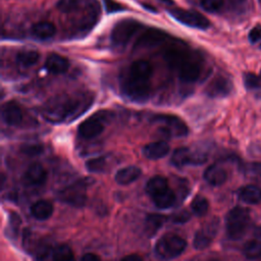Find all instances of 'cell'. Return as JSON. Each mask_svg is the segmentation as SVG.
Listing matches in <instances>:
<instances>
[{"label":"cell","mask_w":261,"mask_h":261,"mask_svg":"<svg viewBox=\"0 0 261 261\" xmlns=\"http://www.w3.org/2000/svg\"><path fill=\"white\" fill-rule=\"evenodd\" d=\"M81 101L66 95L55 96L43 108V116L52 123H59L66 118L73 117L81 108Z\"/></svg>","instance_id":"1"},{"label":"cell","mask_w":261,"mask_h":261,"mask_svg":"<svg viewBox=\"0 0 261 261\" xmlns=\"http://www.w3.org/2000/svg\"><path fill=\"white\" fill-rule=\"evenodd\" d=\"M250 223L248 209L237 206L229 210L225 218L226 233L231 240H240L246 233Z\"/></svg>","instance_id":"2"},{"label":"cell","mask_w":261,"mask_h":261,"mask_svg":"<svg viewBox=\"0 0 261 261\" xmlns=\"http://www.w3.org/2000/svg\"><path fill=\"white\" fill-rule=\"evenodd\" d=\"M120 89L122 95L127 100L136 103L147 101L150 95V85L148 81L130 76L127 73L121 77Z\"/></svg>","instance_id":"3"},{"label":"cell","mask_w":261,"mask_h":261,"mask_svg":"<svg viewBox=\"0 0 261 261\" xmlns=\"http://www.w3.org/2000/svg\"><path fill=\"white\" fill-rule=\"evenodd\" d=\"M187 242L174 233H166L161 237L155 245L156 255L164 260L179 256L186 249Z\"/></svg>","instance_id":"4"},{"label":"cell","mask_w":261,"mask_h":261,"mask_svg":"<svg viewBox=\"0 0 261 261\" xmlns=\"http://www.w3.org/2000/svg\"><path fill=\"white\" fill-rule=\"evenodd\" d=\"M90 179L91 178L81 179L68 187H65L58 192L59 200L75 207L84 206L87 200L86 190L87 187L90 185Z\"/></svg>","instance_id":"5"},{"label":"cell","mask_w":261,"mask_h":261,"mask_svg":"<svg viewBox=\"0 0 261 261\" xmlns=\"http://www.w3.org/2000/svg\"><path fill=\"white\" fill-rule=\"evenodd\" d=\"M141 24L138 20L133 18L120 19L112 28L110 34L111 43L115 46L125 45L132 37L138 32Z\"/></svg>","instance_id":"6"},{"label":"cell","mask_w":261,"mask_h":261,"mask_svg":"<svg viewBox=\"0 0 261 261\" xmlns=\"http://www.w3.org/2000/svg\"><path fill=\"white\" fill-rule=\"evenodd\" d=\"M151 121L162 124L161 129L168 137L170 136L184 137V136H187L189 133V128L187 124L179 117L175 115L157 114L152 116Z\"/></svg>","instance_id":"7"},{"label":"cell","mask_w":261,"mask_h":261,"mask_svg":"<svg viewBox=\"0 0 261 261\" xmlns=\"http://www.w3.org/2000/svg\"><path fill=\"white\" fill-rule=\"evenodd\" d=\"M168 12L175 20L191 28L206 30L210 25L208 18L198 11L186 10L182 8H171L168 9Z\"/></svg>","instance_id":"8"},{"label":"cell","mask_w":261,"mask_h":261,"mask_svg":"<svg viewBox=\"0 0 261 261\" xmlns=\"http://www.w3.org/2000/svg\"><path fill=\"white\" fill-rule=\"evenodd\" d=\"M109 111H100L99 113H95L93 116L80 123L77 127L79 135L84 139H94L98 137L104 130L103 121H105V118H109Z\"/></svg>","instance_id":"9"},{"label":"cell","mask_w":261,"mask_h":261,"mask_svg":"<svg viewBox=\"0 0 261 261\" xmlns=\"http://www.w3.org/2000/svg\"><path fill=\"white\" fill-rule=\"evenodd\" d=\"M218 230V219L213 218L207 222L201 229H199L194 237L193 245L196 249L202 250L207 248Z\"/></svg>","instance_id":"10"},{"label":"cell","mask_w":261,"mask_h":261,"mask_svg":"<svg viewBox=\"0 0 261 261\" xmlns=\"http://www.w3.org/2000/svg\"><path fill=\"white\" fill-rule=\"evenodd\" d=\"M166 34L158 29H149L144 32L136 41L135 49L152 48L158 46L166 40Z\"/></svg>","instance_id":"11"},{"label":"cell","mask_w":261,"mask_h":261,"mask_svg":"<svg viewBox=\"0 0 261 261\" xmlns=\"http://www.w3.org/2000/svg\"><path fill=\"white\" fill-rule=\"evenodd\" d=\"M177 74L179 79L185 83L196 82L201 74V67L198 62L188 57L177 68Z\"/></svg>","instance_id":"12"},{"label":"cell","mask_w":261,"mask_h":261,"mask_svg":"<svg viewBox=\"0 0 261 261\" xmlns=\"http://www.w3.org/2000/svg\"><path fill=\"white\" fill-rule=\"evenodd\" d=\"M232 89L230 81L223 76H217L207 87L206 94L212 98H223L229 95Z\"/></svg>","instance_id":"13"},{"label":"cell","mask_w":261,"mask_h":261,"mask_svg":"<svg viewBox=\"0 0 261 261\" xmlns=\"http://www.w3.org/2000/svg\"><path fill=\"white\" fill-rule=\"evenodd\" d=\"M1 116L8 125H18L22 121V112L19 106L14 102H7L2 106Z\"/></svg>","instance_id":"14"},{"label":"cell","mask_w":261,"mask_h":261,"mask_svg":"<svg viewBox=\"0 0 261 261\" xmlns=\"http://www.w3.org/2000/svg\"><path fill=\"white\" fill-rule=\"evenodd\" d=\"M169 152V146L164 141H157L147 144L143 148V154L146 158L157 160L166 156Z\"/></svg>","instance_id":"15"},{"label":"cell","mask_w":261,"mask_h":261,"mask_svg":"<svg viewBox=\"0 0 261 261\" xmlns=\"http://www.w3.org/2000/svg\"><path fill=\"white\" fill-rule=\"evenodd\" d=\"M47 179V171L40 163L31 164L24 173V180L34 186L42 185Z\"/></svg>","instance_id":"16"},{"label":"cell","mask_w":261,"mask_h":261,"mask_svg":"<svg viewBox=\"0 0 261 261\" xmlns=\"http://www.w3.org/2000/svg\"><path fill=\"white\" fill-rule=\"evenodd\" d=\"M152 73H153V67L151 63L146 60H137L133 62L127 71V74H129L130 76L148 81V82L152 76Z\"/></svg>","instance_id":"17"},{"label":"cell","mask_w":261,"mask_h":261,"mask_svg":"<svg viewBox=\"0 0 261 261\" xmlns=\"http://www.w3.org/2000/svg\"><path fill=\"white\" fill-rule=\"evenodd\" d=\"M45 67L48 71L54 74H60L67 71L69 67V61L65 57L53 53L47 57Z\"/></svg>","instance_id":"18"},{"label":"cell","mask_w":261,"mask_h":261,"mask_svg":"<svg viewBox=\"0 0 261 261\" xmlns=\"http://www.w3.org/2000/svg\"><path fill=\"white\" fill-rule=\"evenodd\" d=\"M205 180L211 186H221L227 178L226 171L217 164H212L206 168L204 172Z\"/></svg>","instance_id":"19"},{"label":"cell","mask_w":261,"mask_h":261,"mask_svg":"<svg viewBox=\"0 0 261 261\" xmlns=\"http://www.w3.org/2000/svg\"><path fill=\"white\" fill-rule=\"evenodd\" d=\"M32 215L38 220H46L53 213V206L47 200H39L31 206Z\"/></svg>","instance_id":"20"},{"label":"cell","mask_w":261,"mask_h":261,"mask_svg":"<svg viewBox=\"0 0 261 261\" xmlns=\"http://www.w3.org/2000/svg\"><path fill=\"white\" fill-rule=\"evenodd\" d=\"M142 171L137 166H126L124 168L119 169L115 174V181L119 185H128L135 181L140 175Z\"/></svg>","instance_id":"21"},{"label":"cell","mask_w":261,"mask_h":261,"mask_svg":"<svg viewBox=\"0 0 261 261\" xmlns=\"http://www.w3.org/2000/svg\"><path fill=\"white\" fill-rule=\"evenodd\" d=\"M32 33L38 39L48 40L55 35L56 28L52 22L39 21L32 27Z\"/></svg>","instance_id":"22"},{"label":"cell","mask_w":261,"mask_h":261,"mask_svg":"<svg viewBox=\"0 0 261 261\" xmlns=\"http://www.w3.org/2000/svg\"><path fill=\"white\" fill-rule=\"evenodd\" d=\"M239 197L243 202L255 205L261 201V190L257 186L249 185L240 190Z\"/></svg>","instance_id":"23"},{"label":"cell","mask_w":261,"mask_h":261,"mask_svg":"<svg viewBox=\"0 0 261 261\" xmlns=\"http://www.w3.org/2000/svg\"><path fill=\"white\" fill-rule=\"evenodd\" d=\"M189 57V55L184 52L180 49L177 48H171L165 51L164 53V59L166 61V63L168 64V66L171 69L176 70V68Z\"/></svg>","instance_id":"24"},{"label":"cell","mask_w":261,"mask_h":261,"mask_svg":"<svg viewBox=\"0 0 261 261\" xmlns=\"http://www.w3.org/2000/svg\"><path fill=\"white\" fill-rule=\"evenodd\" d=\"M168 189L167 179L161 175H155L151 177L146 184V193L152 198L153 196Z\"/></svg>","instance_id":"25"},{"label":"cell","mask_w":261,"mask_h":261,"mask_svg":"<svg viewBox=\"0 0 261 261\" xmlns=\"http://www.w3.org/2000/svg\"><path fill=\"white\" fill-rule=\"evenodd\" d=\"M171 163L176 167L192 165V151L187 147H180L173 151Z\"/></svg>","instance_id":"26"},{"label":"cell","mask_w":261,"mask_h":261,"mask_svg":"<svg viewBox=\"0 0 261 261\" xmlns=\"http://www.w3.org/2000/svg\"><path fill=\"white\" fill-rule=\"evenodd\" d=\"M176 196L171 189H166L163 192L152 197L154 204L160 209H166L171 207L175 202Z\"/></svg>","instance_id":"27"},{"label":"cell","mask_w":261,"mask_h":261,"mask_svg":"<svg viewBox=\"0 0 261 261\" xmlns=\"http://www.w3.org/2000/svg\"><path fill=\"white\" fill-rule=\"evenodd\" d=\"M166 217L161 214H148L145 219V230L149 237L154 236L165 222Z\"/></svg>","instance_id":"28"},{"label":"cell","mask_w":261,"mask_h":261,"mask_svg":"<svg viewBox=\"0 0 261 261\" xmlns=\"http://www.w3.org/2000/svg\"><path fill=\"white\" fill-rule=\"evenodd\" d=\"M52 261H75V259L70 247L61 244L52 251Z\"/></svg>","instance_id":"29"},{"label":"cell","mask_w":261,"mask_h":261,"mask_svg":"<svg viewBox=\"0 0 261 261\" xmlns=\"http://www.w3.org/2000/svg\"><path fill=\"white\" fill-rule=\"evenodd\" d=\"M39 58L40 55L37 51L27 50L21 51L16 55V62L23 67H30L35 65L39 61Z\"/></svg>","instance_id":"30"},{"label":"cell","mask_w":261,"mask_h":261,"mask_svg":"<svg viewBox=\"0 0 261 261\" xmlns=\"http://www.w3.org/2000/svg\"><path fill=\"white\" fill-rule=\"evenodd\" d=\"M243 253L247 259L255 260L261 257V243L257 241H250L245 244Z\"/></svg>","instance_id":"31"},{"label":"cell","mask_w":261,"mask_h":261,"mask_svg":"<svg viewBox=\"0 0 261 261\" xmlns=\"http://www.w3.org/2000/svg\"><path fill=\"white\" fill-rule=\"evenodd\" d=\"M191 208L192 211L195 215L197 216H203L206 214V212L208 211L209 208V203L207 201L206 198L202 197V196H197L196 198H194V200L192 201L191 204Z\"/></svg>","instance_id":"32"},{"label":"cell","mask_w":261,"mask_h":261,"mask_svg":"<svg viewBox=\"0 0 261 261\" xmlns=\"http://www.w3.org/2000/svg\"><path fill=\"white\" fill-rule=\"evenodd\" d=\"M106 166V157L100 156L92 158L86 162V168L91 172H101Z\"/></svg>","instance_id":"33"},{"label":"cell","mask_w":261,"mask_h":261,"mask_svg":"<svg viewBox=\"0 0 261 261\" xmlns=\"http://www.w3.org/2000/svg\"><path fill=\"white\" fill-rule=\"evenodd\" d=\"M21 153L28 156H37L43 153L44 147L42 144L38 143H30V144H24L20 147Z\"/></svg>","instance_id":"34"},{"label":"cell","mask_w":261,"mask_h":261,"mask_svg":"<svg viewBox=\"0 0 261 261\" xmlns=\"http://www.w3.org/2000/svg\"><path fill=\"white\" fill-rule=\"evenodd\" d=\"M79 5V0H58L56 7L59 11L64 13H69L76 9Z\"/></svg>","instance_id":"35"},{"label":"cell","mask_w":261,"mask_h":261,"mask_svg":"<svg viewBox=\"0 0 261 261\" xmlns=\"http://www.w3.org/2000/svg\"><path fill=\"white\" fill-rule=\"evenodd\" d=\"M20 223H21V219H20L19 215L16 214L15 212H11L9 215V225H8L9 232L11 236H13V237L17 236Z\"/></svg>","instance_id":"36"},{"label":"cell","mask_w":261,"mask_h":261,"mask_svg":"<svg viewBox=\"0 0 261 261\" xmlns=\"http://www.w3.org/2000/svg\"><path fill=\"white\" fill-rule=\"evenodd\" d=\"M223 5V0H201V6L208 12H216Z\"/></svg>","instance_id":"37"},{"label":"cell","mask_w":261,"mask_h":261,"mask_svg":"<svg viewBox=\"0 0 261 261\" xmlns=\"http://www.w3.org/2000/svg\"><path fill=\"white\" fill-rule=\"evenodd\" d=\"M244 84L247 89L253 90L260 87V77L254 73L247 72L244 74Z\"/></svg>","instance_id":"38"},{"label":"cell","mask_w":261,"mask_h":261,"mask_svg":"<svg viewBox=\"0 0 261 261\" xmlns=\"http://www.w3.org/2000/svg\"><path fill=\"white\" fill-rule=\"evenodd\" d=\"M104 7L107 13H114L123 10L125 7L115 0H103Z\"/></svg>","instance_id":"39"},{"label":"cell","mask_w":261,"mask_h":261,"mask_svg":"<svg viewBox=\"0 0 261 261\" xmlns=\"http://www.w3.org/2000/svg\"><path fill=\"white\" fill-rule=\"evenodd\" d=\"M207 161V154L203 151H192V165H201Z\"/></svg>","instance_id":"40"},{"label":"cell","mask_w":261,"mask_h":261,"mask_svg":"<svg viewBox=\"0 0 261 261\" xmlns=\"http://www.w3.org/2000/svg\"><path fill=\"white\" fill-rule=\"evenodd\" d=\"M189 219H190V214L187 210H181L179 212H176L172 217V221L175 223H184L189 221Z\"/></svg>","instance_id":"41"},{"label":"cell","mask_w":261,"mask_h":261,"mask_svg":"<svg viewBox=\"0 0 261 261\" xmlns=\"http://www.w3.org/2000/svg\"><path fill=\"white\" fill-rule=\"evenodd\" d=\"M249 40L251 43H256L261 39V25H256L254 27L250 33H249Z\"/></svg>","instance_id":"42"},{"label":"cell","mask_w":261,"mask_h":261,"mask_svg":"<svg viewBox=\"0 0 261 261\" xmlns=\"http://www.w3.org/2000/svg\"><path fill=\"white\" fill-rule=\"evenodd\" d=\"M81 261H101V260H100V258H99L96 254L87 253V254H85V255L82 257Z\"/></svg>","instance_id":"43"},{"label":"cell","mask_w":261,"mask_h":261,"mask_svg":"<svg viewBox=\"0 0 261 261\" xmlns=\"http://www.w3.org/2000/svg\"><path fill=\"white\" fill-rule=\"evenodd\" d=\"M120 261H143V259L137 254H130V255L123 257Z\"/></svg>","instance_id":"44"},{"label":"cell","mask_w":261,"mask_h":261,"mask_svg":"<svg viewBox=\"0 0 261 261\" xmlns=\"http://www.w3.org/2000/svg\"><path fill=\"white\" fill-rule=\"evenodd\" d=\"M253 169L255 172H257L259 175H261V163H254Z\"/></svg>","instance_id":"45"},{"label":"cell","mask_w":261,"mask_h":261,"mask_svg":"<svg viewBox=\"0 0 261 261\" xmlns=\"http://www.w3.org/2000/svg\"><path fill=\"white\" fill-rule=\"evenodd\" d=\"M160 1L164 2V3H165V4H167V5H172V3H173V1H172V0H160Z\"/></svg>","instance_id":"46"},{"label":"cell","mask_w":261,"mask_h":261,"mask_svg":"<svg viewBox=\"0 0 261 261\" xmlns=\"http://www.w3.org/2000/svg\"><path fill=\"white\" fill-rule=\"evenodd\" d=\"M233 1H234V2H238V3H239V2H242V1H244V0H233Z\"/></svg>","instance_id":"47"},{"label":"cell","mask_w":261,"mask_h":261,"mask_svg":"<svg viewBox=\"0 0 261 261\" xmlns=\"http://www.w3.org/2000/svg\"><path fill=\"white\" fill-rule=\"evenodd\" d=\"M207 261H219V260H216V259H211V260H207Z\"/></svg>","instance_id":"48"},{"label":"cell","mask_w":261,"mask_h":261,"mask_svg":"<svg viewBox=\"0 0 261 261\" xmlns=\"http://www.w3.org/2000/svg\"><path fill=\"white\" fill-rule=\"evenodd\" d=\"M259 233H260V238H261V227H260V231H259Z\"/></svg>","instance_id":"49"},{"label":"cell","mask_w":261,"mask_h":261,"mask_svg":"<svg viewBox=\"0 0 261 261\" xmlns=\"http://www.w3.org/2000/svg\"><path fill=\"white\" fill-rule=\"evenodd\" d=\"M260 79H261V74H260Z\"/></svg>","instance_id":"50"}]
</instances>
